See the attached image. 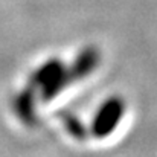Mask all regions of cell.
<instances>
[{
	"label": "cell",
	"mask_w": 157,
	"mask_h": 157,
	"mask_svg": "<svg viewBox=\"0 0 157 157\" xmlns=\"http://www.w3.org/2000/svg\"><path fill=\"white\" fill-rule=\"evenodd\" d=\"M70 81L69 69L59 59L48 61L34 75V84L41 87L43 101L53 99Z\"/></svg>",
	"instance_id": "6da1fadb"
},
{
	"label": "cell",
	"mask_w": 157,
	"mask_h": 157,
	"mask_svg": "<svg viewBox=\"0 0 157 157\" xmlns=\"http://www.w3.org/2000/svg\"><path fill=\"white\" fill-rule=\"evenodd\" d=\"M124 111H125V102L122 101V98L113 96L104 101L93 117L92 134L98 139H104L110 136L119 125Z\"/></svg>",
	"instance_id": "7a4b0ae2"
},
{
	"label": "cell",
	"mask_w": 157,
	"mask_h": 157,
	"mask_svg": "<svg viewBox=\"0 0 157 157\" xmlns=\"http://www.w3.org/2000/svg\"><path fill=\"white\" fill-rule=\"evenodd\" d=\"M99 64V52L96 48L93 46H87L84 48L81 52L78 53V56L75 58L73 64L69 67V75L72 81H78L86 78L87 75H90Z\"/></svg>",
	"instance_id": "3957f363"
},
{
	"label": "cell",
	"mask_w": 157,
	"mask_h": 157,
	"mask_svg": "<svg viewBox=\"0 0 157 157\" xmlns=\"http://www.w3.org/2000/svg\"><path fill=\"white\" fill-rule=\"evenodd\" d=\"M15 110L25 122H31L34 119V102L31 92H23L21 95H18V98L15 99Z\"/></svg>",
	"instance_id": "277c9868"
},
{
	"label": "cell",
	"mask_w": 157,
	"mask_h": 157,
	"mask_svg": "<svg viewBox=\"0 0 157 157\" xmlns=\"http://www.w3.org/2000/svg\"><path fill=\"white\" fill-rule=\"evenodd\" d=\"M63 122H64L67 131H69L73 137L82 139V137L86 136V128H84V125L81 124V121H79L76 116H73V114H64V116H63Z\"/></svg>",
	"instance_id": "5b68a950"
}]
</instances>
